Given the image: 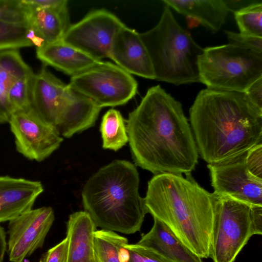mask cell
Segmentation results:
<instances>
[{"label":"cell","instance_id":"6da1fadb","mask_svg":"<svg viewBox=\"0 0 262 262\" xmlns=\"http://www.w3.org/2000/svg\"><path fill=\"white\" fill-rule=\"evenodd\" d=\"M135 163L155 174H191L199 153L181 103L160 85L147 91L126 120Z\"/></svg>","mask_w":262,"mask_h":262},{"label":"cell","instance_id":"7a4b0ae2","mask_svg":"<svg viewBox=\"0 0 262 262\" xmlns=\"http://www.w3.org/2000/svg\"><path fill=\"white\" fill-rule=\"evenodd\" d=\"M189 120L198 153L208 164L261 143L262 112L243 93L201 90L190 108Z\"/></svg>","mask_w":262,"mask_h":262},{"label":"cell","instance_id":"3957f363","mask_svg":"<svg viewBox=\"0 0 262 262\" xmlns=\"http://www.w3.org/2000/svg\"><path fill=\"white\" fill-rule=\"evenodd\" d=\"M147 213L164 223L191 251L210 258L216 195L200 186L191 174H155L144 198Z\"/></svg>","mask_w":262,"mask_h":262},{"label":"cell","instance_id":"277c9868","mask_svg":"<svg viewBox=\"0 0 262 262\" xmlns=\"http://www.w3.org/2000/svg\"><path fill=\"white\" fill-rule=\"evenodd\" d=\"M139 182L136 166L123 160H114L89 178L82 204L96 227L125 234L140 230L147 213Z\"/></svg>","mask_w":262,"mask_h":262},{"label":"cell","instance_id":"5b68a950","mask_svg":"<svg viewBox=\"0 0 262 262\" xmlns=\"http://www.w3.org/2000/svg\"><path fill=\"white\" fill-rule=\"evenodd\" d=\"M149 54L155 79L176 85L200 82L199 57L204 49L174 18L165 5L159 21L139 33Z\"/></svg>","mask_w":262,"mask_h":262},{"label":"cell","instance_id":"8992f818","mask_svg":"<svg viewBox=\"0 0 262 262\" xmlns=\"http://www.w3.org/2000/svg\"><path fill=\"white\" fill-rule=\"evenodd\" d=\"M198 66L207 89L243 93L262 77V54L229 43L204 49Z\"/></svg>","mask_w":262,"mask_h":262},{"label":"cell","instance_id":"52a82bcc","mask_svg":"<svg viewBox=\"0 0 262 262\" xmlns=\"http://www.w3.org/2000/svg\"><path fill=\"white\" fill-rule=\"evenodd\" d=\"M261 234V206L216 195L210 257L213 262H234L250 237Z\"/></svg>","mask_w":262,"mask_h":262},{"label":"cell","instance_id":"ba28073f","mask_svg":"<svg viewBox=\"0 0 262 262\" xmlns=\"http://www.w3.org/2000/svg\"><path fill=\"white\" fill-rule=\"evenodd\" d=\"M32 106L60 136L72 137L75 132L80 107L72 90L46 68L34 75L31 86Z\"/></svg>","mask_w":262,"mask_h":262},{"label":"cell","instance_id":"9c48e42d","mask_svg":"<svg viewBox=\"0 0 262 262\" xmlns=\"http://www.w3.org/2000/svg\"><path fill=\"white\" fill-rule=\"evenodd\" d=\"M68 85L101 108L125 104L138 88L131 74L116 64L102 61L71 76Z\"/></svg>","mask_w":262,"mask_h":262},{"label":"cell","instance_id":"30bf717a","mask_svg":"<svg viewBox=\"0 0 262 262\" xmlns=\"http://www.w3.org/2000/svg\"><path fill=\"white\" fill-rule=\"evenodd\" d=\"M125 25L110 12L99 9L89 13L71 25L62 39L91 57L101 60L109 58L110 49L118 31Z\"/></svg>","mask_w":262,"mask_h":262},{"label":"cell","instance_id":"8fae6325","mask_svg":"<svg viewBox=\"0 0 262 262\" xmlns=\"http://www.w3.org/2000/svg\"><path fill=\"white\" fill-rule=\"evenodd\" d=\"M9 123L17 151L31 160H44L63 141L56 128L43 120L32 106L13 113Z\"/></svg>","mask_w":262,"mask_h":262},{"label":"cell","instance_id":"7c38bea8","mask_svg":"<svg viewBox=\"0 0 262 262\" xmlns=\"http://www.w3.org/2000/svg\"><path fill=\"white\" fill-rule=\"evenodd\" d=\"M247 151L222 161L208 164L211 185L216 195L262 206V179L255 177L248 170L245 162Z\"/></svg>","mask_w":262,"mask_h":262},{"label":"cell","instance_id":"4fadbf2b","mask_svg":"<svg viewBox=\"0 0 262 262\" xmlns=\"http://www.w3.org/2000/svg\"><path fill=\"white\" fill-rule=\"evenodd\" d=\"M50 207L31 209L9 221L8 253L12 262H23L42 246L54 221Z\"/></svg>","mask_w":262,"mask_h":262},{"label":"cell","instance_id":"5bb4252c","mask_svg":"<svg viewBox=\"0 0 262 262\" xmlns=\"http://www.w3.org/2000/svg\"><path fill=\"white\" fill-rule=\"evenodd\" d=\"M108 58L130 74L155 79L149 54L139 33L125 25L115 36Z\"/></svg>","mask_w":262,"mask_h":262},{"label":"cell","instance_id":"9a60e30c","mask_svg":"<svg viewBox=\"0 0 262 262\" xmlns=\"http://www.w3.org/2000/svg\"><path fill=\"white\" fill-rule=\"evenodd\" d=\"M43 191L39 181L0 176V223L10 221L32 209Z\"/></svg>","mask_w":262,"mask_h":262},{"label":"cell","instance_id":"2e32d148","mask_svg":"<svg viewBox=\"0 0 262 262\" xmlns=\"http://www.w3.org/2000/svg\"><path fill=\"white\" fill-rule=\"evenodd\" d=\"M36 57L44 66H50L71 76L93 66L98 60L60 39L36 48Z\"/></svg>","mask_w":262,"mask_h":262},{"label":"cell","instance_id":"e0dca14e","mask_svg":"<svg viewBox=\"0 0 262 262\" xmlns=\"http://www.w3.org/2000/svg\"><path fill=\"white\" fill-rule=\"evenodd\" d=\"M96 226L85 211L70 215L67 223L68 262H96L94 232Z\"/></svg>","mask_w":262,"mask_h":262},{"label":"cell","instance_id":"ac0fdd59","mask_svg":"<svg viewBox=\"0 0 262 262\" xmlns=\"http://www.w3.org/2000/svg\"><path fill=\"white\" fill-rule=\"evenodd\" d=\"M150 231L137 244L151 248L171 262H203L164 223L154 218Z\"/></svg>","mask_w":262,"mask_h":262},{"label":"cell","instance_id":"d6986e66","mask_svg":"<svg viewBox=\"0 0 262 262\" xmlns=\"http://www.w3.org/2000/svg\"><path fill=\"white\" fill-rule=\"evenodd\" d=\"M163 2L178 13L196 19L213 32L222 27L230 10L227 2L223 0H164Z\"/></svg>","mask_w":262,"mask_h":262},{"label":"cell","instance_id":"ffe728a7","mask_svg":"<svg viewBox=\"0 0 262 262\" xmlns=\"http://www.w3.org/2000/svg\"><path fill=\"white\" fill-rule=\"evenodd\" d=\"M27 5L29 7L27 25L43 39L45 43L62 38L71 25L68 8L55 10Z\"/></svg>","mask_w":262,"mask_h":262},{"label":"cell","instance_id":"44dd1931","mask_svg":"<svg viewBox=\"0 0 262 262\" xmlns=\"http://www.w3.org/2000/svg\"><path fill=\"white\" fill-rule=\"evenodd\" d=\"M32 73L18 50L0 52V104L11 116L13 113L7 100L8 90L16 80Z\"/></svg>","mask_w":262,"mask_h":262},{"label":"cell","instance_id":"7402d4cb","mask_svg":"<svg viewBox=\"0 0 262 262\" xmlns=\"http://www.w3.org/2000/svg\"><path fill=\"white\" fill-rule=\"evenodd\" d=\"M100 130L102 139V147L117 151L128 141L126 126L119 111L110 109L103 115Z\"/></svg>","mask_w":262,"mask_h":262},{"label":"cell","instance_id":"603a6c76","mask_svg":"<svg viewBox=\"0 0 262 262\" xmlns=\"http://www.w3.org/2000/svg\"><path fill=\"white\" fill-rule=\"evenodd\" d=\"M94 236L96 262H121L119 250L128 243L126 238L103 229L96 230Z\"/></svg>","mask_w":262,"mask_h":262},{"label":"cell","instance_id":"cb8c5ba5","mask_svg":"<svg viewBox=\"0 0 262 262\" xmlns=\"http://www.w3.org/2000/svg\"><path fill=\"white\" fill-rule=\"evenodd\" d=\"M240 33L262 37V3H256L234 12Z\"/></svg>","mask_w":262,"mask_h":262},{"label":"cell","instance_id":"d4e9b609","mask_svg":"<svg viewBox=\"0 0 262 262\" xmlns=\"http://www.w3.org/2000/svg\"><path fill=\"white\" fill-rule=\"evenodd\" d=\"M26 24L0 21V52L32 46L27 38Z\"/></svg>","mask_w":262,"mask_h":262},{"label":"cell","instance_id":"484cf974","mask_svg":"<svg viewBox=\"0 0 262 262\" xmlns=\"http://www.w3.org/2000/svg\"><path fill=\"white\" fill-rule=\"evenodd\" d=\"M33 73L16 80L7 94V100L13 113L32 107L31 86Z\"/></svg>","mask_w":262,"mask_h":262},{"label":"cell","instance_id":"4316f807","mask_svg":"<svg viewBox=\"0 0 262 262\" xmlns=\"http://www.w3.org/2000/svg\"><path fill=\"white\" fill-rule=\"evenodd\" d=\"M28 11L24 0H0V21L27 24Z\"/></svg>","mask_w":262,"mask_h":262},{"label":"cell","instance_id":"83f0119b","mask_svg":"<svg viewBox=\"0 0 262 262\" xmlns=\"http://www.w3.org/2000/svg\"><path fill=\"white\" fill-rule=\"evenodd\" d=\"M125 247L129 253L128 262H171L151 248L128 243Z\"/></svg>","mask_w":262,"mask_h":262},{"label":"cell","instance_id":"f1b7e54d","mask_svg":"<svg viewBox=\"0 0 262 262\" xmlns=\"http://www.w3.org/2000/svg\"><path fill=\"white\" fill-rule=\"evenodd\" d=\"M225 33L230 43L262 54V37L244 35L230 31H225Z\"/></svg>","mask_w":262,"mask_h":262},{"label":"cell","instance_id":"f546056e","mask_svg":"<svg viewBox=\"0 0 262 262\" xmlns=\"http://www.w3.org/2000/svg\"><path fill=\"white\" fill-rule=\"evenodd\" d=\"M245 162L250 173L255 177L262 179V143L247 151Z\"/></svg>","mask_w":262,"mask_h":262},{"label":"cell","instance_id":"4dcf8cb0","mask_svg":"<svg viewBox=\"0 0 262 262\" xmlns=\"http://www.w3.org/2000/svg\"><path fill=\"white\" fill-rule=\"evenodd\" d=\"M68 239L66 237L59 244L50 249L39 262H68Z\"/></svg>","mask_w":262,"mask_h":262},{"label":"cell","instance_id":"1f68e13d","mask_svg":"<svg viewBox=\"0 0 262 262\" xmlns=\"http://www.w3.org/2000/svg\"><path fill=\"white\" fill-rule=\"evenodd\" d=\"M243 93L250 103L262 112V77L251 84Z\"/></svg>","mask_w":262,"mask_h":262},{"label":"cell","instance_id":"d6a6232c","mask_svg":"<svg viewBox=\"0 0 262 262\" xmlns=\"http://www.w3.org/2000/svg\"><path fill=\"white\" fill-rule=\"evenodd\" d=\"M29 6L39 8L60 10L68 8L66 0H24Z\"/></svg>","mask_w":262,"mask_h":262},{"label":"cell","instance_id":"836d02e7","mask_svg":"<svg viewBox=\"0 0 262 262\" xmlns=\"http://www.w3.org/2000/svg\"><path fill=\"white\" fill-rule=\"evenodd\" d=\"M7 248L6 234L3 228L0 225V262H3Z\"/></svg>","mask_w":262,"mask_h":262}]
</instances>
